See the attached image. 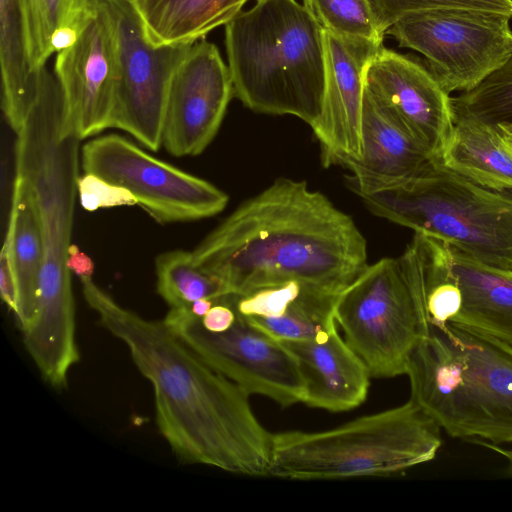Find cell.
I'll return each instance as SVG.
<instances>
[{
	"label": "cell",
	"mask_w": 512,
	"mask_h": 512,
	"mask_svg": "<svg viewBox=\"0 0 512 512\" xmlns=\"http://www.w3.org/2000/svg\"><path fill=\"white\" fill-rule=\"evenodd\" d=\"M426 238L443 271L459 290L458 311L448 324L512 349V274L484 266L442 241Z\"/></svg>",
	"instance_id": "obj_18"
},
{
	"label": "cell",
	"mask_w": 512,
	"mask_h": 512,
	"mask_svg": "<svg viewBox=\"0 0 512 512\" xmlns=\"http://www.w3.org/2000/svg\"><path fill=\"white\" fill-rule=\"evenodd\" d=\"M77 194L81 206L89 212L100 208L137 205L130 191L89 173L78 177Z\"/></svg>",
	"instance_id": "obj_30"
},
{
	"label": "cell",
	"mask_w": 512,
	"mask_h": 512,
	"mask_svg": "<svg viewBox=\"0 0 512 512\" xmlns=\"http://www.w3.org/2000/svg\"><path fill=\"white\" fill-rule=\"evenodd\" d=\"M454 120L469 118L498 125L512 122V52L472 89L451 97Z\"/></svg>",
	"instance_id": "obj_26"
},
{
	"label": "cell",
	"mask_w": 512,
	"mask_h": 512,
	"mask_svg": "<svg viewBox=\"0 0 512 512\" xmlns=\"http://www.w3.org/2000/svg\"><path fill=\"white\" fill-rule=\"evenodd\" d=\"M334 317L372 378L406 374L412 353L431 330L421 234H414L399 258L367 265L338 295Z\"/></svg>",
	"instance_id": "obj_8"
},
{
	"label": "cell",
	"mask_w": 512,
	"mask_h": 512,
	"mask_svg": "<svg viewBox=\"0 0 512 512\" xmlns=\"http://www.w3.org/2000/svg\"><path fill=\"white\" fill-rule=\"evenodd\" d=\"M323 35L325 93L321 115L312 129L320 142L324 163L341 164L361 155L365 71L383 44L327 31Z\"/></svg>",
	"instance_id": "obj_16"
},
{
	"label": "cell",
	"mask_w": 512,
	"mask_h": 512,
	"mask_svg": "<svg viewBox=\"0 0 512 512\" xmlns=\"http://www.w3.org/2000/svg\"><path fill=\"white\" fill-rule=\"evenodd\" d=\"M511 16L485 10L443 8L409 13L387 31L426 58L448 93L465 92L498 68L512 52Z\"/></svg>",
	"instance_id": "obj_9"
},
{
	"label": "cell",
	"mask_w": 512,
	"mask_h": 512,
	"mask_svg": "<svg viewBox=\"0 0 512 512\" xmlns=\"http://www.w3.org/2000/svg\"><path fill=\"white\" fill-rule=\"evenodd\" d=\"M303 6L324 31L383 42L368 0H303Z\"/></svg>",
	"instance_id": "obj_28"
},
{
	"label": "cell",
	"mask_w": 512,
	"mask_h": 512,
	"mask_svg": "<svg viewBox=\"0 0 512 512\" xmlns=\"http://www.w3.org/2000/svg\"><path fill=\"white\" fill-rule=\"evenodd\" d=\"M93 0H21L27 32V53L30 68L38 72L53 54L54 32L66 20Z\"/></svg>",
	"instance_id": "obj_27"
},
{
	"label": "cell",
	"mask_w": 512,
	"mask_h": 512,
	"mask_svg": "<svg viewBox=\"0 0 512 512\" xmlns=\"http://www.w3.org/2000/svg\"><path fill=\"white\" fill-rule=\"evenodd\" d=\"M15 175L28 185L41 227L43 264L36 314L26 346L47 358L77 349L75 305L67 266L80 167V140L66 127L59 84L47 76L16 134Z\"/></svg>",
	"instance_id": "obj_3"
},
{
	"label": "cell",
	"mask_w": 512,
	"mask_h": 512,
	"mask_svg": "<svg viewBox=\"0 0 512 512\" xmlns=\"http://www.w3.org/2000/svg\"><path fill=\"white\" fill-rule=\"evenodd\" d=\"M324 31L295 0H257L225 25L234 96L249 109L311 127L325 93Z\"/></svg>",
	"instance_id": "obj_4"
},
{
	"label": "cell",
	"mask_w": 512,
	"mask_h": 512,
	"mask_svg": "<svg viewBox=\"0 0 512 512\" xmlns=\"http://www.w3.org/2000/svg\"><path fill=\"white\" fill-rule=\"evenodd\" d=\"M80 155L84 173L124 187L159 223L211 217L228 203V195L213 184L151 156L118 134L86 142Z\"/></svg>",
	"instance_id": "obj_11"
},
{
	"label": "cell",
	"mask_w": 512,
	"mask_h": 512,
	"mask_svg": "<svg viewBox=\"0 0 512 512\" xmlns=\"http://www.w3.org/2000/svg\"><path fill=\"white\" fill-rule=\"evenodd\" d=\"M100 324L128 348L154 390L156 423L177 459L246 476H267L272 433L249 395L175 335L119 304L92 277L80 279Z\"/></svg>",
	"instance_id": "obj_1"
},
{
	"label": "cell",
	"mask_w": 512,
	"mask_h": 512,
	"mask_svg": "<svg viewBox=\"0 0 512 512\" xmlns=\"http://www.w3.org/2000/svg\"><path fill=\"white\" fill-rule=\"evenodd\" d=\"M2 109L17 134L37 101L46 67L33 72L21 0H0Z\"/></svg>",
	"instance_id": "obj_22"
},
{
	"label": "cell",
	"mask_w": 512,
	"mask_h": 512,
	"mask_svg": "<svg viewBox=\"0 0 512 512\" xmlns=\"http://www.w3.org/2000/svg\"><path fill=\"white\" fill-rule=\"evenodd\" d=\"M18 289L15 316L22 331L33 322L43 264L42 234L37 208L27 183L18 175L13 182L7 228Z\"/></svg>",
	"instance_id": "obj_24"
},
{
	"label": "cell",
	"mask_w": 512,
	"mask_h": 512,
	"mask_svg": "<svg viewBox=\"0 0 512 512\" xmlns=\"http://www.w3.org/2000/svg\"><path fill=\"white\" fill-rule=\"evenodd\" d=\"M439 162L480 185L512 190V150L497 125L469 118L454 120Z\"/></svg>",
	"instance_id": "obj_21"
},
{
	"label": "cell",
	"mask_w": 512,
	"mask_h": 512,
	"mask_svg": "<svg viewBox=\"0 0 512 512\" xmlns=\"http://www.w3.org/2000/svg\"><path fill=\"white\" fill-rule=\"evenodd\" d=\"M216 299H199L195 302H193L188 308L191 311L193 315L196 317H202L204 316L210 308L213 306Z\"/></svg>",
	"instance_id": "obj_33"
},
{
	"label": "cell",
	"mask_w": 512,
	"mask_h": 512,
	"mask_svg": "<svg viewBox=\"0 0 512 512\" xmlns=\"http://www.w3.org/2000/svg\"><path fill=\"white\" fill-rule=\"evenodd\" d=\"M338 295L290 281L233 295V303L247 321L279 341L308 340L336 324Z\"/></svg>",
	"instance_id": "obj_20"
},
{
	"label": "cell",
	"mask_w": 512,
	"mask_h": 512,
	"mask_svg": "<svg viewBox=\"0 0 512 512\" xmlns=\"http://www.w3.org/2000/svg\"><path fill=\"white\" fill-rule=\"evenodd\" d=\"M411 396L449 436L512 445V349L479 333L431 324L406 374Z\"/></svg>",
	"instance_id": "obj_5"
},
{
	"label": "cell",
	"mask_w": 512,
	"mask_h": 512,
	"mask_svg": "<svg viewBox=\"0 0 512 512\" xmlns=\"http://www.w3.org/2000/svg\"><path fill=\"white\" fill-rule=\"evenodd\" d=\"M365 90L399 125L439 158L453 127L451 96L427 66L382 47L365 71Z\"/></svg>",
	"instance_id": "obj_15"
},
{
	"label": "cell",
	"mask_w": 512,
	"mask_h": 512,
	"mask_svg": "<svg viewBox=\"0 0 512 512\" xmlns=\"http://www.w3.org/2000/svg\"><path fill=\"white\" fill-rule=\"evenodd\" d=\"M67 266L79 279L92 277L94 272L92 259L72 243L68 249Z\"/></svg>",
	"instance_id": "obj_32"
},
{
	"label": "cell",
	"mask_w": 512,
	"mask_h": 512,
	"mask_svg": "<svg viewBox=\"0 0 512 512\" xmlns=\"http://www.w3.org/2000/svg\"><path fill=\"white\" fill-rule=\"evenodd\" d=\"M433 155L383 110L364 89L361 155L340 165L351 172L356 194H369L417 175Z\"/></svg>",
	"instance_id": "obj_17"
},
{
	"label": "cell",
	"mask_w": 512,
	"mask_h": 512,
	"mask_svg": "<svg viewBox=\"0 0 512 512\" xmlns=\"http://www.w3.org/2000/svg\"><path fill=\"white\" fill-rule=\"evenodd\" d=\"M114 19L118 86L112 128L152 151L163 145L166 105L173 74L194 43L154 46L133 4L105 0Z\"/></svg>",
	"instance_id": "obj_12"
},
{
	"label": "cell",
	"mask_w": 512,
	"mask_h": 512,
	"mask_svg": "<svg viewBox=\"0 0 512 512\" xmlns=\"http://www.w3.org/2000/svg\"><path fill=\"white\" fill-rule=\"evenodd\" d=\"M295 357L306 386L304 404L330 412L361 405L371 375L337 323L308 340L281 341Z\"/></svg>",
	"instance_id": "obj_19"
},
{
	"label": "cell",
	"mask_w": 512,
	"mask_h": 512,
	"mask_svg": "<svg viewBox=\"0 0 512 512\" xmlns=\"http://www.w3.org/2000/svg\"><path fill=\"white\" fill-rule=\"evenodd\" d=\"M234 96L232 75L216 45L195 42L177 66L168 92L163 145L177 157L210 144Z\"/></svg>",
	"instance_id": "obj_14"
},
{
	"label": "cell",
	"mask_w": 512,
	"mask_h": 512,
	"mask_svg": "<svg viewBox=\"0 0 512 512\" xmlns=\"http://www.w3.org/2000/svg\"><path fill=\"white\" fill-rule=\"evenodd\" d=\"M155 269L157 292L170 308L189 307L199 299L231 295L219 279L195 264L192 252L176 249L161 253L156 258Z\"/></svg>",
	"instance_id": "obj_25"
},
{
	"label": "cell",
	"mask_w": 512,
	"mask_h": 512,
	"mask_svg": "<svg viewBox=\"0 0 512 512\" xmlns=\"http://www.w3.org/2000/svg\"><path fill=\"white\" fill-rule=\"evenodd\" d=\"M54 73L66 127L79 139L112 128L118 86L114 19L105 0L78 39L57 53Z\"/></svg>",
	"instance_id": "obj_13"
},
{
	"label": "cell",
	"mask_w": 512,
	"mask_h": 512,
	"mask_svg": "<svg viewBox=\"0 0 512 512\" xmlns=\"http://www.w3.org/2000/svg\"><path fill=\"white\" fill-rule=\"evenodd\" d=\"M500 129L505 141L509 145L512 150V122L510 123H501L497 125Z\"/></svg>",
	"instance_id": "obj_35"
},
{
	"label": "cell",
	"mask_w": 512,
	"mask_h": 512,
	"mask_svg": "<svg viewBox=\"0 0 512 512\" xmlns=\"http://www.w3.org/2000/svg\"><path fill=\"white\" fill-rule=\"evenodd\" d=\"M379 33L384 36L401 17L418 11L462 8L502 13L512 17V0H368Z\"/></svg>",
	"instance_id": "obj_29"
},
{
	"label": "cell",
	"mask_w": 512,
	"mask_h": 512,
	"mask_svg": "<svg viewBox=\"0 0 512 512\" xmlns=\"http://www.w3.org/2000/svg\"><path fill=\"white\" fill-rule=\"evenodd\" d=\"M236 312L234 321L221 331L204 328L188 307L170 308L163 321L249 396L267 397L284 408L304 403L306 386L293 354L281 341Z\"/></svg>",
	"instance_id": "obj_10"
},
{
	"label": "cell",
	"mask_w": 512,
	"mask_h": 512,
	"mask_svg": "<svg viewBox=\"0 0 512 512\" xmlns=\"http://www.w3.org/2000/svg\"><path fill=\"white\" fill-rule=\"evenodd\" d=\"M192 257L237 296L290 281L340 294L367 266L353 219L305 181L287 178L241 204Z\"/></svg>",
	"instance_id": "obj_2"
},
{
	"label": "cell",
	"mask_w": 512,
	"mask_h": 512,
	"mask_svg": "<svg viewBox=\"0 0 512 512\" xmlns=\"http://www.w3.org/2000/svg\"><path fill=\"white\" fill-rule=\"evenodd\" d=\"M125 1H129V2H131V3H132L134 0H125Z\"/></svg>",
	"instance_id": "obj_36"
},
{
	"label": "cell",
	"mask_w": 512,
	"mask_h": 512,
	"mask_svg": "<svg viewBox=\"0 0 512 512\" xmlns=\"http://www.w3.org/2000/svg\"><path fill=\"white\" fill-rule=\"evenodd\" d=\"M359 196L373 214L512 274V190L480 185L434 158L409 180Z\"/></svg>",
	"instance_id": "obj_7"
},
{
	"label": "cell",
	"mask_w": 512,
	"mask_h": 512,
	"mask_svg": "<svg viewBox=\"0 0 512 512\" xmlns=\"http://www.w3.org/2000/svg\"><path fill=\"white\" fill-rule=\"evenodd\" d=\"M473 443L484 446L495 452H498L501 455H504L509 462V473L512 475V449H503L499 445H493L484 441H475Z\"/></svg>",
	"instance_id": "obj_34"
},
{
	"label": "cell",
	"mask_w": 512,
	"mask_h": 512,
	"mask_svg": "<svg viewBox=\"0 0 512 512\" xmlns=\"http://www.w3.org/2000/svg\"><path fill=\"white\" fill-rule=\"evenodd\" d=\"M247 0H134L145 35L154 46L195 43L226 25Z\"/></svg>",
	"instance_id": "obj_23"
},
{
	"label": "cell",
	"mask_w": 512,
	"mask_h": 512,
	"mask_svg": "<svg viewBox=\"0 0 512 512\" xmlns=\"http://www.w3.org/2000/svg\"><path fill=\"white\" fill-rule=\"evenodd\" d=\"M441 431L409 399L330 430L274 433L268 475L291 480L397 476L436 457Z\"/></svg>",
	"instance_id": "obj_6"
},
{
	"label": "cell",
	"mask_w": 512,
	"mask_h": 512,
	"mask_svg": "<svg viewBox=\"0 0 512 512\" xmlns=\"http://www.w3.org/2000/svg\"><path fill=\"white\" fill-rule=\"evenodd\" d=\"M0 293L2 300L15 314L18 305V289L11 252V241L7 233L0 253Z\"/></svg>",
	"instance_id": "obj_31"
}]
</instances>
